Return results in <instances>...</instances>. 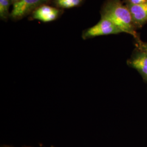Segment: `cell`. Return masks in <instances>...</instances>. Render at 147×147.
<instances>
[{
  "label": "cell",
  "mask_w": 147,
  "mask_h": 147,
  "mask_svg": "<svg viewBox=\"0 0 147 147\" xmlns=\"http://www.w3.org/2000/svg\"><path fill=\"white\" fill-rule=\"evenodd\" d=\"M11 4V0H0V16L2 19H6L8 18Z\"/></svg>",
  "instance_id": "ba28073f"
},
{
  "label": "cell",
  "mask_w": 147,
  "mask_h": 147,
  "mask_svg": "<svg viewBox=\"0 0 147 147\" xmlns=\"http://www.w3.org/2000/svg\"><path fill=\"white\" fill-rule=\"evenodd\" d=\"M132 19L137 25H142L147 21V1L139 5H131L129 8Z\"/></svg>",
  "instance_id": "8992f818"
},
{
  "label": "cell",
  "mask_w": 147,
  "mask_h": 147,
  "mask_svg": "<svg viewBox=\"0 0 147 147\" xmlns=\"http://www.w3.org/2000/svg\"><path fill=\"white\" fill-rule=\"evenodd\" d=\"M59 14L58 9L49 5H42L33 11V18L44 22H49L55 20Z\"/></svg>",
  "instance_id": "277c9868"
},
{
  "label": "cell",
  "mask_w": 147,
  "mask_h": 147,
  "mask_svg": "<svg viewBox=\"0 0 147 147\" xmlns=\"http://www.w3.org/2000/svg\"><path fill=\"white\" fill-rule=\"evenodd\" d=\"M129 64L137 70L147 81V53L140 50L129 61Z\"/></svg>",
  "instance_id": "5b68a950"
},
{
  "label": "cell",
  "mask_w": 147,
  "mask_h": 147,
  "mask_svg": "<svg viewBox=\"0 0 147 147\" xmlns=\"http://www.w3.org/2000/svg\"><path fill=\"white\" fill-rule=\"evenodd\" d=\"M19 0H11V4L14 5L15 3H16V2H18Z\"/></svg>",
  "instance_id": "8fae6325"
},
{
  "label": "cell",
  "mask_w": 147,
  "mask_h": 147,
  "mask_svg": "<svg viewBox=\"0 0 147 147\" xmlns=\"http://www.w3.org/2000/svg\"><path fill=\"white\" fill-rule=\"evenodd\" d=\"M120 33L123 32L112 22L107 19L101 18V19L97 24L84 32L82 38L84 39H87L93 37Z\"/></svg>",
  "instance_id": "7a4b0ae2"
},
{
  "label": "cell",
  "mask_w": 147,
  "mask_h": 147,
  "mask_svg": "<svg viewBox=\"0 0 147 147\" xmlns=\"http://www.w3.org/2000/svg\"><path fill=\"white\" fill-rule=\"evenodd\" d=\"M137 47L139 50L147 53V42H142L140 40H138Z\"/></svg>",
  "instance_id": "9c48e42d"
},
{
  "label": "cell",
  "mask_w": 147,
  "mask_h": 147,
  "mask_svg": "<svg viewBox=\"0 0 147 147\" xmlns=\"http://www.w3.org/2000/svg\"><path fill=\"white\" fill-rule=\"evenodd\" d=\"M1 147H11V146H2Z\"/></svg>",
  "instance_id": "7c38bea8"
},
{
  "label": "cell",
  "mask_w": 147,
  "mask_h": 147,
  "mask_svg": "<svg viewBox=\"0 0 147 147\" xmlns=\"http://www.w3.org/2000/svg\"><path fill=\"white\" fill-rule=\"evenodd\" d=\"M147 0H130V2L131 3V5H139L142 4L146 2H147Z\"/></svg>",
  "instance_id": "30bf717a"
},
{
  "label": "cell",
  "mask_w": 147,
  "mask_h": 147,
  "mask_svg": "<svg viewBox=\"0 0 147 147\" xmlns=\"http://www.w3.org/2000/svg\"><path fill=\"white\" fill-rule=\"evenodd\" d=\"M101 18L112 22L122 32L137 37L132 25V19L129 9L123 5L119 0H111L105 5Z\"/></svg>",
  "instance_id": "6da1fadb"
},
{
  "label": "cell",
  "mask_w": 147,
  "mask_h": 147,
  "mask_svg": "<svg viewBox=\"0 0 147 147\" xmlns=\"http://www.w3.org/2000/svg\"><path fill=\"white\" fill-rule=\"evenodd\" d=\"M45 1L47 0H19L13 5L10 16L14 19H21L38 8Z\"/></svg>",
  "instance_id": "3957f363"
},
{
  "label": "cell",
  "mask_w": 147,
  "mask_h": 147,
  "mask_svg": "<svg viewBox=\"0 0 147 147\" xmlns=\"http://www.w3.org/2000/svg\"><path fill=\"white\" fill-rule=\"evenodd\" d=\"M51 147H53V146H51Z\"/></svg>",
  "instance_id": "4fadbf2b"
},
{
  "label": "cell",
  "mask_w": 147,
  "mask_h": 147,
  "mask_svg": "<svg viewBox=\"0 0 147 147\" xmlns=\"http://www.w3.org/2000/svg\"><path fill=\"white\" fill-rule=\"evenodd\" d=\"M82 0H55V3L59 8L70 9L80 5Z\"/></svg>",
  "instance_id": "52a82bcc"
}]
</instances>
